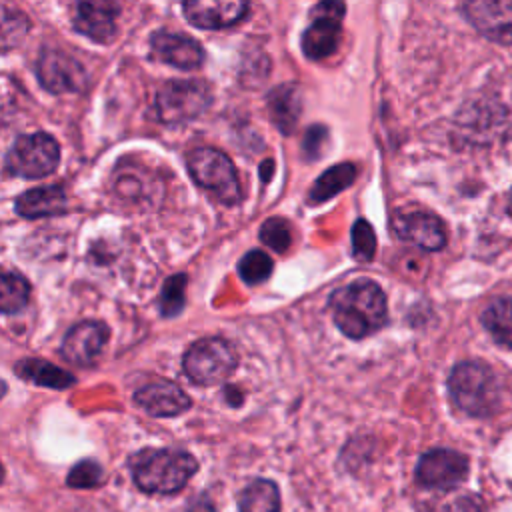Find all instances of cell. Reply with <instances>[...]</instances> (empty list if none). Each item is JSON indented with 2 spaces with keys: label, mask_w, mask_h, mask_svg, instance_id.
<instances>
[{
  "label": "cell",
  "mask_w": 512,
  "mask_h": 512,
  "mask_svg": "<svg viewBox=\"0 0 512 512\" xmlns=\"http://www.w3.org/2000/svg\"><path fill=\"white\" fill-rule=\"evenodd\" d=\"M268 112H270V118L276 124V128L282 134H290L296 128V124L300 120V112H302L300 88L294 82H286V84H280L274 90H270Z\"/></svg>",
  "instance_id": "19"
},
{
  "label": "cell",
  "mask_w": 512,
  "mask_h": 512,
  "mask_svg": "<svg viewBox=\"0 0 512 512\" xmlns=\"http://www.w3.org/2000/svg\"><path fill=\"white\" fill-rule=\"evenodd\" d=\"M508 210H510V214H512V194H510V204H508Z\"/></svg>",
  "instance_id": "37"
},
{
  "label": "cell",
  "mask_w": 512,
  "mask_h": 512,
  "mask_svg": "<svg viewBox=\"0 0 512 512\" xmlns=\"http://www.w3.org/2000/svg\"><path fill=\"white\" fill-rule=\"evenodd\" d=\"M110 330L104 322L86 320L68 330L62 342V356L72 366H92L108 342Z\"/></svg>",
  "instance_id": "13"
},
{
  "label": "cell",
  "mask_w": 512,
  "mask_h": 512,
  "mask_svg": "<svg viewBox=\"0 0 512 512\" xmlns=\"http://www.w3.org/2000/svg\"><path fill=\"white\" fill-rule=\"evenodd\" d=\"M328 308L338 330L354 340L372 336L388 322L386 294L366 278L336 288L328 298Z\"/></svg>",
  "instance_id": "1"
},
{
  "label": "cell",
  "mask_w": 512,
  "mask_h": 512,
  "mask_svg": "<svg viewBox=\"0 0 512 512\" xmlns=\"http://www.w3.org/2000/svg\"><path fill=\"white\" fill-rule=\"evenodd\" d=\"M14 372L32 384L48 386V388H56V390H64V388H70L72 384H76L74 374H70L68 370H62L56 364L46 362L42 358H24L14 364Z\"/></svg>",
  "instance_id": "20"
},
{
  "label": "cell",
  "mask_w": 512,
  "mask_h": 512,
  "mask_svg": "<svg viewBox=\"0 0 512 512\" xmlns=\"http://www.w3.org/2000/svg\"><path fill=\"white\" fill-rule=\"evenodd\" d=\"M30 300V284L18 272H0V312L16 314Z\"/></svg>",
  "instance_id": "24"
},
{
  "label": "cell",
  "mask_w": 512,
  "mask_h": 512,
  "mask_svg": "<svg viewBox=\"0 0 512 512\" xmlns=\"http://www.w3.org/2000/svg\"><path fill=\"white\" fill-rule=\"evenodd\" d=\"M152 54L170 66L182 68V70H194L204 62V50L202 46L184 34H174L168 30H158L150 38Z\"/></svg>",
  "instance_id": "15"
},
{
  "label": "cell",
  "mask_w": 512,
  "mask_h": 512,
  "mask_svg": "<svg viewBox=\"0 0 512 512\" xmlns=\"http://www.w3.org/2000/svg\"><path fill=\"white\" fill-rule=\"evenodd\" d=\"M346 6L342 2H320L310 10L312 24L302 34V52L310 60H324L332 56L342 40V16Z\"/></svg>",
  "instance_id": "8"
},
{
  "label": "cell",
  "mask_w": 512,
  "mask_h": 512,
  "mask_svg": "<svg viewBox=\"0 0 512 512\" xmlns=\"http://www.w3.org/2000/svg\"><path fill=\"white\" fill-rule=\"evenodd\" d=\"M186 512H216V510H214V506L208 500H198Z\"/></svg>",
  "instance_id": "33"
},
{
  "label": "cell",
  "mask_w": 512,
  "mask_h": 512,
  "mask_svg": "<svg viewBox=\"0 0 512 512\" xmlns=\"http://www.w3.org/2000/svg\"><path fill=\"white\" fill-rule=\"evenodd\" d=\"M118 4L112 2H80L74 14V28L94 42L108 44L116 32Z\"/></svg>",
  "instance_id": "17"
},
{
  "label": "cell",
  "mask_w": 512,
  "mask_h": 512,
  "mask_svg": "<svg viewBox=\"0 0 512 512\" xmlns=\"http://www.w3.org/2000/svg\"><path fill=\"white\" fill-rule=\"evenodd\" d=\"M134 400L150 416H178L190 408L188 394L170 380H156L136 390Z\"/></svg>",
  "instance_id": "16"
},
{
  "label": "cell",
  "mask_w": 512,
  "mask_h": 512,
  "mask_svg": "<svg viewBox=\"0 0 512 512\" xmlns=\"http://www.w3.org/2000/svg\"><path fill=\"white\" fill-rule=\"evenodd\" d=\"M240 512H280V492L272 480L254 478L240 494Z\"/></svg>",
  "instance_id": "22"
},
{
  "label": "cell",
  "mask_w": 512,
  "mask_h": 512,
  "mask_svg": "<svg viewBox=\"0 0 512 512\" xmlns=\"http://www.w3.org/2000/svg\"><path fill=\"white\" fill-rule=\"evenodd\" d=\"M480 320L498 344L512 348V298H494L482 310Z\"/></svg>",
  "instance_id": "23"
},
{
  "label": "cell",
  "mask_w": 512,
  "mask_h": 512,
  "mask_svg": "<svg viewBox=\"0 0 512 512\" xmlns=\"http://www.w3.org/2000/svg\"><path fill=\"white\" fill-rule=\"evenodd\" d=\"M188 172L198 186L216 196L226 206H236L242 200V188L232 160L210 146L194 148L188 154Z\"/></svg>",
  "instance_id": "4"
},
{
  "label": "cell",
  "mask_w": 512,
  "mask_h": 512,
  "mask_svg": "<svg viewBox=\"0 0 512 512\" xmlns=\"http://www.w3.org/2000/svg\"><path fill=\"white\" fill-rule=\"evenodd\" d=\"M392 230L400 240L428 252H436L446 246V228L442 220L430 212H400L392 218Z\"/></svg>",
  "instance_id": "12"
},
{
  "label": "cell",
  "mask_w": 512,
  "mask_h": 512,
  "mask_svg": "<svg viewBox=\"0 0 512 512\" xmlns=\"http://www.w3.org/2000/svg\"><path fill=\"white\" fill-rule=\"evenodd\" d=\"M136 486L148 494H174L196 474L192 454L174 448H146L130 460Z\"/></svg>",
  "instance_id": "2"
},
{
  "label": "cell",
  "mask_w": 512,
  "mask_h": 512,
  "mask_svg": "<svg viewBox=\"0 0 512 512\" xmlns=\"http://www.w3.org/2000/svg\"><path fill=\"white\" fill-rule=\"evenodd\" d=\"M60 146L44 132L22 134L6 154V170L20 178H44L58 168Z\"/></svg>",
  "instance_id": "6"
},
{
  "label": "cell",
  "mask_w": 512,
  "mask_h": 512,
  "mask_svg": "<svg viewBox=\"0 0 512 512\" xmlns=\"http://www.w3.org/2000/svg\"><path fill=\"white\" fill-rule=\"evenodd\" d=\"M452 402L466 414L490 416L500 404V388L494 372L480 360L458 362L448 376Z\"/></svg>",
  "instance_id": "3"
},
{
  "label": "cell",
  "mask_w": 512,
  "mask_h": 512,
  "mask_svg": "<svg viewBox=\"0 0 512 512\" xmlns=\"http://www.w3.org/2000/svg\"><path fill=\"white\" fill-rule=\"evenodd\" d=\"M30 30V20L22 10L0 4V54L22 44Z\"/></svg>",
  "instance_id": "25"
},
{
  "label": "cell",
  "mask_w": 512,
  "mask_h": 512,
  "mask_svg": "<svg viewBox=\"0 0 512 512\" xmlns=\"http://www.w3.org/2000/svg\"><path fill=\"white\" fill-rule=\"evenodd\" d=\"M356 180V166L352 162H342L318 176V180L312 184L308 200L312 204L326 202L328 198H334L338 192L348 188Z\"/></svg>",
  "instance_id": "21"
},
{
  "label": "cell",
  "mask_w": 512,
  "mask_h": 512,
  "mask_svg": "<svg viewBox=\"0 0 512 512\" xmlns=\"http://www.w3.org/2000/svg\"><path fill=\"white\" fill-rule=\"evenodd\" d=\"M350 238H352L354 258L360 260V262H370L374 252H376V234H374L370 222L364 220V218L356 220L354 226H352Z\"/></svg>",
  "instance_id": "29"
},
{
  "label": "cell",
  "mask_w": 512,
  "mask_h": 512,
  "mask_svg": "<svg viewBox=\"0 0 512 512\" xmlns=\"http://www.w3.org/2000/svg\"><path fill=\"white\" fill-rule=\"evenodd\" d=\"M238 364L234 346L218 336L196 340L182 358L184 374L200 386H212L226 380Z\"/></svg>",
  "instance_id": "5"
},
{
  "label": "cell",
  "mask_w": 512,
  "mask_h": 512,
  "mask_svg": "<svg viewBox=\"0 0 512 512\" xmlns=\"http://www.w3.org/2000/svg\"><path fill=\"white\" fill-rule=\"evenodd\" d=\"M272 168H274V162H272V160H266V170H262V168H260V172H262V180H264V178H266V180H270Z\"/></svg>",
  "instance_id": "34"
},
{
  "label": "cell",
  "mask_w": 512,
  "mask_h": 512,
  "mask_svg": "<svg viewBox=\"0 0 512 512\" xmlns=\"http://www.w3.org/2000/svg\"><path fill=\"white\" fill-rule=\"evenodd\" d=\"M186 274H174L170 276L160 292V312L166 318H172L182 312L184 300H186Z\"/></svg>",
  "instance_id": "27"
},
{
  "label": "cell",
  "mask_w": 512,
  "mask_h": 512,
  "mask_svg": "<svg viewBox=\"0 0 512 512\" xmlns=\"http://www.w3.org/2000/svg\"><path fill=\"white\" fill-rule=\"evenodd\" d=\"M184 16L192 26L218 30L238 24L246 18L250 4L240 0H194L182 4Z\"/></svg>",
  "instance_id": "14"
},
{
  "label": "cell",
  "mask_w": 512,
  "mask_h": 512,
  "mask_svg": "<svg viewBox=\"0 0 512 512\" xmlns=\"http://www.w3.org/2000/svg\"><path fill=\"white\" fill-rule=\"evenodd\" d=\"M438 512H482V508H480L476 498H472V496H458V498L450 500L448 504H444Z\"/></svg>",
  "instance_id": "32"
},
{
  "label": "cell",
  "mask_w": 512,
  "mask_h": 512,
  "mask_svg": "<svg viewBox=\"0 0 512 512\" xmlns=\"http://www.w3.org/2000/svg\"><path fill=\"white\" fill-rule=\"evenodd\" d=\"M468 474L464 454L448 448H434L420 456L416 464V480L424 488L448 490L458 486Z\"/></svg>",
  "instance_id": "10"
},
{
  "label": "cell",
  "mask_w": 512,
  "mask_h": 512,
  "mask_svg": "<svg viewBox=\"0 0 512 512\" xmlns=\"http://www.w3.org/2000/svg\"><path fill=\"white\" fill-rule=\"evenodd\" d=\"M324 140H326V128L320 126V124L318 126H310L306 136H304V142H302L306 158H318L320 152H322Z\"/></svg>",
  "instance_id": "31"
},
{
  "label": "cell",
  "mask_w": 512,
  "mask_h": 512,
  "mask_svg": "<svg viewBox=\"0 0 512 512\" xmlns=\"http://www.w3.org/2000/svg\"><path fill=\"white\" fill-rule=\"evenodd\" d=\"M4 480V468H2V464H0V482Z\"/></svg>",
  "instance_id": "36"
},
{
  "label": "cell",
  "mask_w": 512,
  "mask_h": 512,
  "mask_svg": "<svg viewBox=\"0 0 512 512\" xmlns=\"http://www.w3.org/2000/svg\"><path fill=\"white\" fill-rule=\"evenodd\" d=\"M36 74L40 84L52 94L82 92L88 84V74L84 66L70 54L56 48L42 50L36 62Z\"/></svg>",
  "instance_id": "9"
},
{
  "label": "cell",
  "mask_w": 512,
  "mask_h": 512,
  "mask_svg": "<svg viewBox=\"0 0 512 512\" xmlns=\"http://www.w3.org/2000/svg\"><path fill=\"white\" fill-rule=\"evenodd\" d=\"M6 394V382L4 380H0V400H2V396Z\"/></svg>",
  "instance_id": "35"
},
{
  "label": "cell",
  "mask_w": 512,
  "mask_h": 512,
  "mask_svg": "<svg viewBox=\"0 0 512 512\" xmlns=\"http://www.w3.org/2000/svg\"><path fill=\"white\" fill-rule=\"evenodd\" d=\"M260 240L270 246L274 252H286L292 244V230L288 220L284 218H268L264 220V224L260 226Z\"/></svg>",
  "instance_id": "28"
},
{
  "label": "cell",
  "mask_w": 512,
  "mask_h": 512,
  "mask_svg": "<svg viewBox=\"0 0 512 512\" xmlns=\"http://www.w3.org/2000/svg\"><path fill=\"white\" fill-rule=\"evenodd\" d=\"M466 20L494 42H512V0H476L460 6Z\"/></svg>",
  "instance_id": "11"
},
{
  "label": "cell",
  "mask_w": 512,
  "mask_h": 512,
  "mask_svg": "<svg viewBox=\"0 0 512 512\" xmlns=\"http://www.w3.org/2000/svg\"><path fill=\"white\" fill-rule=\"evenodd\" d=\"M272 266V258L264 250H250L240 258L238 274L246 284L256 286L268 280V276L272 274Z\"/></svg>",
  "instance_id": "26"
},
{
  "label": "cell",
  "mask_w": 512,
  "mask_h": 512,
  "mask_svg": "<svg viewBox=\"0 0 512 512\" xmlns=\"http://www.w3.org/2000/svg\"><path fill=\"white\" fill-rule=\"evenodd\" d=\"M212 102L210 86L202 80H168L156 96V112L164 124H180L200 116Z\"/></svg>",
  "instance_id": "7"
},
{
  "label": "cell",
  "mask_w": 512,
  "mask_h": 512,
  "mask_svg": "<svg viewBox=\"0 0 512 512\" xmlns=\"http://www.w3.org/2000/svg\"><path fill=\"white\" fill-rule=\"evenodd\" d=\"M66 204L68 200L62 186H40L20 194L14 202V208L22 218H44L62 214Z\"/></svg>",
  "instance_id": "18"
},
{
  "label": "cell",
  "mask_w": 512,
  "mask_h": 512,
  "mask_svg": "<svg viewBox=\"0 0 512 512\" xmlns=\"http://www.w3.org/2000/svg\"><path fill=\"white\" fill-rule=\"evenodd\" d=\"M102 480H104V474H102L100 464H96L92 460H84V462H78L70 470L66 482L72 488H96L98 484H102Z\"/></svg>",
  "instance_id": "30"
}]
</instances>
